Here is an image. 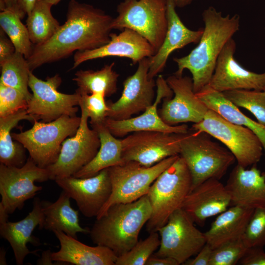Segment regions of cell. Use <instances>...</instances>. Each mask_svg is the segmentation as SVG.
Masks as SVG:
<instances>
[{"label": "cell", "mask_w": 265, "mask_h": 265, "mask_svg": "<svg viewBox=\"0 0 265 265\" xmlns=\"http://www.w3.org/2000/svg\"><path fill=\"white\" fill-rule=\"evenodd\" d=\"M113 18L93 5L71 0L66 21L49 40L33 45L27 61L31 71L64 59L76 51L92 50L110 40Z\"/></svg>", "instance_id": "obj_1"}, {"label": "cell", "mask_w": 265, "mask_h": 265, "mask_svg": "<svg viewBox=\"0 0 265 265\" xmlns=\"http://www.w3.org/2000/svg\"><path fill=\"white\" fill-rule=\"evenodd\" d=\"M202 18L204 27L198 45L187 55L173 58L178 66L174 74L182 76L189 70L196 93L209 85L220 53L240 26L238 15L223 16L212 6L204 10Z\"/></svg>", "instance_id": "obj_2"}, {"label": "cell", "mask_w": 265, "mask_h": 265, "mask_svg": "<svg viewBox=\"0 0 265 265\" xmlns=\"http://www.w3.org/2000/svg\"><path fill=\"white\" fill-rule=\"evenodd\" d=\"M151 214L147 194L132 202L113 205L96 219L89 233L91 240L97 245L109 248L119 257L138 242L140 231Z\"/></svg>", "instance_id": "obj_3"}, {"label": "cell", "mask_w": 265, "mask_h": 265, "mask_svg": "<svg viewBox=\"0 0 265 265\" xmlns=\"http://www.w3.org/2000/svg\"><path fill=\"white\" fill-rule=\"evenodd\" d=\"M192 180L183 158L179 155L151 186L147 194L152 208L146 223L149 233L158 232L175 211L181 208L191 190Z\"/></svg>", "instance_id": "obj_4"}, {"label": "cell", "mask_w": 265, "mask_h": 265, "mask_svg": "<svg viewBox=\"0 0 265 265\" xmlns=\"http://www.w3.org/2000/svg\"><path fill=\"white\" fill-rule=\"evenodd\" d=\"M210 136L204 132L188 131L181 140L180 155L191 175V190L208 179L220 180L236 161L228 149L212 141Z\"/></svg>", "instance_id": "obj_5"}, {"label": "cell", "mask_w": 265, "mask_h": 265, "mask_svg": "<svg viewBox=\"0 0 265 265\" xmlns=\"http://www.w3.org/2000/svg\"><path fill=\"white\" fill-rule=\"evenodd\" d=\"M80 120V117L68 115L50 122L35 120L30 129L12 132L11 135L28 151L37 166L46 168L56 161L63 142L76 134Z\"/></svg>", "instance_id": "obj_6"}, {"label": "cell", "mask_w": 265, "mask_h": 265, "mask_svg": "<svg viewBox=\"0 0 265 265\" xmlns=\"http://www.w3.org/2000/svg\"><path fill=\"white\" fill-rule=\"evenodd\" d=\"M112 29H132L156 51L161 46L168 26L167 0H124L117 6Z\"/></svg>", "instance_id": "obj_7"}, {"label": "cell", "mask_w": 265, "mask_h": 265, "mask_svg": "<svg viewBox=\"0 0 265 265\" xmlns=\"http://www.w3.org/2000/svg\"><path fill=\"white\" fill-rule=\"evenodd\" d=\"M179 156L168 157L149 167L136 161H129L108 168L112 192L96 219L102 216L113 205L132 202L146 195L157 177L171 165Z\"/></svg>", "instance_id": "obj_8"}, {"label": "cell", "mask_w": 265, "mask_h": 265, "mask_svg": "<svg viewBox=\"0 0 265 265\" xmlns=\"http://www.w3.org/2000/svg\"><path fill=\"white\" fill-rule=\"evenodd\" d=\"M192 129L221 141L233 154L238 164L244 168L256 164L262 156V144L252 131L228 121L212 110L209 109L204 119L194 124Z\"/></svg>", "instance_id": "obj_9"}, {"label": "cell", "mask_w": 265, "mask_h": 265, "mask_svg": "<svg viewBox=\"0 0 265 265\" xmlns=\"http://www.w3.org/2000/svg\"><path fill=\"white\" fill-rule=\"evenodd\" d=\"M61 82L58 74L43 80L30 72L28 86L32 96L27 102V111L35 120L50 122L63 115L76 116L80 95L76 91L70 94L59 92Z\"/></svg>", "instance_id": "obj_10"}, {"label": "cell", "mask_w": 265, "mask_h": 265, "mask_svg": "<svg viewBox=\"0 0 265 265\" xmlns=\"http://www.w3.org/2000/svg\"><path fill=\"white\" fill-rule=\"evenodd\" d=\"M158 232L160 242L154 256L172 258L179 265L196 255L207 243L204 233L195 226L182 208L172 213Z\"/></svg>", "instance_id": "obj_11"}, {"label": "cell", "mask_w": 265, "mask_h": 265, "mask_svg": "<svg viewBox=\"0 0 265 265\" xmlns=\"http://www.w3.org/2000/svg\"><path fill=\"white\" fill-rule=\"evenodd\" d=\"M50 180L47 168L37 166L29 157L20 167L0 164V203L8 214L22 209L25 202L42 189L34 182Z\"/></svg>", "instance_id": "obj_12"}, {"label": "cell", "mask_w": 265, "mask_h": 265, "mask_svg": "<svg viewBox=\"0 0 265 265\" xmlns=\"http://www.w3.org/2000/svg\"><path fill=\"white\" fill-rule=\"evenodd\" d=\"M80 118L76 134L64 140L57 160L46 168L50 180L73 176L96 155L100 147L98 134L89 128L88 116L82 109Z\"/></svg>", "instance_id": "obj_13"}, {"label": "cell", "mask_w": 265, "mask_h": 265, "mask_svg": "<svg viewBox=\"0 0 265 265\" xmlns=\"http://www.w3.org/2000/svg\"><path fill=\"white\" fill-rule=\"evenodd\" d=\"M184 134L158 131L132 132L121 139L122 161H134L149 167L168 157L180 155Z\"/></svg>", "instance_id": "obj_14"}, {"label": "cell", "mask_w": 265, "mask_h": 265, "mask_svg": "<svg viewBox=\"0 0 265 265\" xmlns=\"http://www.w3.org/2000/svg\"><path fill=\"white\" fill-rule=\"evenodd\" d=\"M135 73L123 82V90L120 97L115 102L107 103V117L121 120L132 117L144 111L154 102L156 81L148 78L150 57L138 63Z\"/></svg>", "instance_id": "obj_15"}, {"label": "cell", "mask_w": 265, "mask_h": 265, "mask_svg": "<svg viewBox=\"0 0 265 265\" xmlns=\"http://www.w3.org/2000/svg\"><path fill=\"white\" fill-rule=\"evenodd\" d=\"M166 81L174 96L163 100L159 112L162 120L171 126L201 122L209 108L194 91L192 78L174 74Z\"/></svg>", "instance_id": "obj_16"}, {"label": "cell", "mask_w": 265, "mask_h": 265, "mask_svg": "<svg viewBox=\"0 0 265 265\" xmlns=\"http://www.w3.org/2000/svg\"><path fill=\"white\" fill-rule=\"evenodd\" d=\"M54 181L75 201L80 211L86 217L96 218L112 192L108 168L90 177L80 178L70 176Z\"/></svg>", "instance_id": "obj_17"}, {"label": "cell", "mask_w": 265, "mask_h": 265, "mask_svg": "<svg viewBox=\"0 0 265 265\" xmlns=\"http://www.w3.org/2000/svg\"><path fill=\"white\" fill-rule=\"evenodd\" d=\"M236 50V42L231 38L218 56L209 85L220 92L241 89L264 91L265 72L258 74L243 67L235 58Z\"/></svg>", "instance_id": "obj_18"}, {"label": "cell", "mask_w": 265, "mask_h": 265, "mask_svg": "<svg viewBox=\"0 0 265 265\" xmlns=\"http://www.w3.org/2000/svg\"><path fill=\"white\" fill-rule=\"evenodd\" d=\"M156 85V100L139 116L121 120L106 118L104 124L114 136L124 137L129 133L139 131H158L176 133H186L189 131L186 125L171 126L162 120L158 112V106L164 98H172L174 93L161 75L158 76Z\"/></svg>", "instance_id": "obj_19"}, {"label": "cell", "mask_w": 265, "mask_h": 265, "mask_svg": "<svg viewBox=\"0 0 265 265\" xmlns=\"http://www.w3.org/2000/svg\"><path fill=\"white\" fill-rule=\"evenodd\" d=\"M155 53L154 48L144 37L132 29L124 28L118 34L111 33L110 41L102 46L76 52L72 69L86 61L107 56L128 58L134 64Z\"/></svg>", "instance_id": "obj_20"}, {"label": "cell", "mask_w": 265, "mask_h": 265, "mask_svg": "<svg viewBox=\"0 0 265 265\" xmlns=\"http://www.w3.org/2000/svg\"><path fill=\"white\" fill-rule=\"evenodd\" d=\"M231 204L225 185L219 180L210 179L190 190L181 208L194 223L203 226L207 218L218 215Z\"/></svg>", "instance_id": "obj_21"}, {"label": "cell", "mask_w": 265, "mask_h": 265, "mask_svg": "<svg viewBox=\"0 0 265 265\" xmlns=\"http://www.w3.org/2000/svg\"><path fill=\"white\" fill-rule=\"evenodd\" d=\"M173 0H167V31L161 46L150 57L148 72L149 79H153L161 72L171 53L191 43L199 42L203 32V28L196 30L187 28L178 16Z\"/></svg>", "instance_id": "obj_22"}, {"label": "cell", "mask_w": 265, "mask_h": 265, "mask_svg": "<svg viewBox=\"0 0 265 265\" xmlns=\"http://www.w3.org/2000/svg\"><path fill=\"white\" fill-rule=\"evenodd\" d=\"M44 221L42 201L38 197L34 199L32 211L24 219L17 222L0 221V236L11 246L17 265H23L28 254H36V251H30L26 244L28 242L35 246L40 244L32 233L37 226L39 229H43Z\"/></svg>", "instance_id": "obj_23"}, {"label": "cell", "mask_w": 265, "mask_h": 265, "mask_svg": "<svg viewBox=\"0 0 265 265\" xmlns=\"http://www.w3.org/2000/svg\"><path fill=\"white\" fill-rule=\"evenodd\" d=\"M225 186L233 205L253 210L265 208V172H261L256 164L248 169L237 164Z\"/></svg>", "instance_id": "obj_24"}, {"label": "cell", "mask_w": 265, "mask_h": 265, "mask_svg": "<svg viewBox=\"0 0 265 265\" xmlns=\"http://www.w3.org/2000/svg\"><path fill=\"white\" fill-rule=\"evenodd\" d=\"M58 239L60 248L52 253L53 261L65 265H115L118 257L109 248L102 245H86L64 232L53 231Z\"/></svg>", "instance_id": "obj_25"}, {"label": "cell", "mask_w": 265, "mask_h": 265, "mask_svg": "<svg viewBox=\"0 0 265 265\" xmlns=\"http://www.w3.org/2000/svg\"><path fill=\"white\" fill-rule=\"evenodd\" d=\"M254 210L233 205L217 215L204 233L207 243L213 249L224 242L241 238Z\"/></svg>", "instance_id": "obj_26"}, {"label": "cell", "mask_w": 265, "mask_h": 265, "mask_svg": "<svg viewBox=\"0 0 265 265\" xmlns=\"http://www.w3.org/2000/svg\"><path fill=\"white\" fill-rule=\"evenodd\" d=\"M70 199L68 194L62 190L54 202L42 201L45 215L43 228L62 231L78 239V233H90V230L80 225L79 211L72 208Z\"/></svg>", "instance_id": "obj_27"}, {"label": "cell", "mask_w": 265, "mask_h": 265, "mask_svg": "<svg viewBox=\"0 0 265 265\" xmlns=\"http://www.w3.org/2000/svg\"><path fill=\"white\" fill-rule=\"evenodd\" d=\"M91 126L98 134L100 147L93 159L73 175L75 177H92L104 169L123 163L121 139L116 138L104 123Z\"/></svg>", "instance_id": "obj_28"}, {"label": "cell", "mask_w": 265, "mask_h": 265, "mask_svg": "<svg viewBox=\"0 0 265 265\" xmlns=\"http://www.w3.org/2000/svg\"><path fill=\"white\" fill-rule=\"evenodd\" d=\"M209 109L212 110L228 121L252 131L260 139L265 154V125L244 114L223 95L209 85L196 93Z\"/></svg>", "instance_id": "obj_29"}, {"label": "cell", "mask_w": 265, "mask_h": 265, "mask_svg": "<svg viewBox=\"0 0 265 265\" xmlns=\"http://www.w3.org/2000/svg\"><path fill=\"white\" fill-rule=\"evenodd\" d=\"M23 120L34 122V118L27 109H22L10 115L0 117V162L6 166L20 167L27 159L25 148L20 143L14 142L11 131Z\"/></svg>", "instance_id": "obj_30"}, {"label": "cell", "mask_w": 265, "mask_h": 265, "mask_svg": "<svg viewBox=\"0 0 265 265\" xmlns=\"http://www.w3.org/2000/svg\"><path fill=\"white\" fill-rule=\"evenodd\" d=\"M114 65V62L106 64L97 71H78L72 79L78 86L76 91L88 94L101 93L106 97L115 93L119 75L113 70Z\"/></svg>", "instance_id": "obj_31"}, {"label": "cell", "mask_w": 265, "mask_h": 265, "mask_svg": "<svg viewBox=\"0 0 265 265\" xmlns=\"http://www.w3.org/2000/svg\"><path fill=\"white\" fill-rule=\"evenodd\" d=\"M50 3L37 0L26 21L29 38L33 45H38L51 38L60 27L51 12Z\"/></svg>", "instance_id": "obj_32"}, {"label": "cell", "mask_w": 265, "mask_h": 265, "mask_svg": "<svg viewBox=\"0 0 265 265\" xmlns=\"http://www.w3.org/2000/svg\"><path fill=\"white\" fill-rule=\"evenodd\" d=\"M0 83L14 88L22 92L28 101L32 94L28 90L31 71L27 59L17 52L8 59L0 62Z\"/></svg>", "instance_id": "obj_33"}, {"label": "cell", "mask_w": 265, "mask_h": 265, "mask_svg": "<svg viewBox=\"0 0 265 265\" xmlns=\"http://www.w3.org/2000/svg\"><path fill=\"white\" fill-rule=\"evenodd\" d=\"M15 12L3 10L0 13V28L13 44L16 51L23 54L27 59L31 54L33 45L30 41L26 25Z\"/></svg>", "instance_id": "obj_34"}, {"label": "cell", "mask_w": 265, "mask_h": 265, "mask_svg": "<svg viewBox=\"0 0 265 265\" xmlns=\"http://www.w3.org/2000/svg\"><path fill=\"white\" fill-rule=\"evenodd\" d=\"M238 107L249 110L257 121L265 125V92L254 90H234L222 92Z\"/></svg>", "instance_id": "obj_35"}, {"label": "cell", "mask_w": 265, "mask_h": 265, "mask_svg": "<svg viewBox=\"0 0 265 265\" xmlns=\"http://www.w3.org/2000/svg\"><path fill=\"white\" fill-rule=\"evenodd\" d=\"M149 234L147 238L138 240L129 251L118 257L115 265H146L160 242L158 232Z\"/></svg>", "instance_id": "obj_36"}, {"label": "cell", "mask_w": 265, "mask_h": 265, "mask_svg": "<svg viewBox=\"0 0 265 265\" xmlns=\"http://www.w3.org/2000/svg\"><path fill=\"white\" fill-rule=\"evenodd\" d=\"M248 247L241 238L224 242L213 249L209 265H235Z\"/></svg>", "instance_id": "obj_37"}, {"label": "cell", "mask_w": 265, "mask_h": 265, "mask_svg": "<svg viewBox=\"0 0 265 265\" xmlns=\"http://www.w3.org/2000/svg\"><path fill=\"white\" fill-rule=\"evenodd\" d=\"M78 92L80 95L79 106L90 118V124L104 123L108 110L106 96L101 93L88 94Z\"/></svg>", "instance_id": "obj_38"}, {"label": "cell", "mask_w": 265, "mask_h": 265, "mask_svg": "<svg viewBox=\"0 0 265 265\" xmlns=\"http://www.w3.org/2000/svg\"><path fill=\"white\" fill-rule=\"evenodd\" d=\"M241 238L248 248L265 246V208L254 210Z\"/></svg>", "instance_id": "obj_39"}, {"label": "cell", "mask_w": 265, "mask_h": 265, "mask_svg": "<svg viewBox=\"0 0 265 265\" xmlns=\"http://www.w3.org/2000/svg\"><path fill=\"white\" fill-rule=\"evenodd\" d=\"M28 101L18 90L0 83V117L27 109Z\"/></svg>", "instance_id": "obj_40"}, {"label": "cell", "mask_w": 265, "mask_h": 265, "mask_svg": "<svg viewBox=\"0 0 265 265\" xmlns=\"http://www.w3.org/2000/svg\"><path fill=\"white\" fill-rule=\"evenodd\" d=\"M238 264L241 265H265V252L264 247L248 248Z\"/></svg>", "instance_id": "obj_41"}, {"label": "cell", "mask_w": 265, "mask_h": 265, "mask_svg": "<svg viewBox=\"0 0 265 265\" xmlns=\"http://www.w3.org/2000/svg\"><path fill=\"white\" fill-rule=\"evenodd\" d=\"M213 248L206 243L196 255L194 258L188 259L184 265H209Z\"/></svg>", "instance_id": "obj_42"}, {"label": "cell", "mask_w": 265, "mask_h": 265, "mask_svg": "<svg viewBox=\"0 0 265 265\" xmlns=\"http://www.w3.org/2000/svg\"><path fill=\"white\" fill-rule=\"evenodd\" d=\"M16 52L15 47L6 33L0 30V62L10 57Z\"/></svg>", "instance_id": "obj_43"}, {"label": "cell", "mask_w": 265, "mask_h": 265, "mask_svg": "<svg viewBox=\"0 0 265 265\" xmlns=\"http://www.w3.org/2000/svg\"><path fill=\"white\" fill-rule=\"evenodd\" d=\"M0 11L7 10L15 12L22 19L26 15L21 10L18 0H0Z\"/></svg>", "instance_id": "obj_44"}, {"label": "cell", "mask_w": 265, "mask_h": 265, "mask_svg": "<svg viewBox=\"0 0 265 265\" xmlns=\"http://www.w3.org/2000/svg\"><path fill=\"white\" fill-rule=\"evenodd\" d=\"M146 265H179V264L172 258L159 257L153 255L149 258Z\"/></svg>", "instance_id": "obj_45"}, {"label": "cell", "mask_w": 265, "mask_h": 265, "mask_svg": "<svg viewBox=\"0 0 265 265\" xmlns=\"http://www.w3.org/2000/svg\"><path fill=\"white\" fill-rule=\"evenodd\" d=\"M21 10L25 15H28L32 10L37 0H18Z\"/></svg>", "instance_id": "obj_46"}, {"label": "cell", "mask_w": 265, "mask_h": 265, "mask_svg": "<svg viewBox=\"0 0 265 265\" xmlns=\"http://www.w3.org/2000/svg\"><path fill=\"white\" fill-rule=\"evenodd\" d=\"M52 252L50 250L44 251L41 257L39 259L37 264L38 265H54L52 258Z\"/></svg>", "instance_id": "obj_47"}, {"label": "cell", "mask_w": 265, "mask_h": 265, "mask_svg": "<svg viewBox=\"0 0 265 265\" xmlns=\"http://www.w3.org/2000/svg\"><path fill=\"white\" fill-rule=\"evenodd\" d=\"M193 0H173L176 7L182 8L190 4Z\"/></svg>", "instance_id": "obj_48"}, {"label": "cell", "mask_w": 265, "mask_h": 265, "mask_svg": "<svg viewBox=\"0 0 265 265\" xmlns=\"http://www.w3.org/2000/svg\"><path fill=\"white\" fill-rule=\"evenodd\" d=\"M6 251L3 247H1L0 250V265H7L6 261Z\"/></svg>", "instance_id": "obj_49"}, {"label": "cell", "mask_w": 265, "mask_h": 265, "mask_svg": "<svg viewBox=\"0 0 265 265\" xmlns=\"http://www.w3.org/2000/svg\"><path fill=\"white\" fill-rule=\"evenodd\" d=\"M43 0L47 2L53 6L58 4L61 0Z\"/></svg>", "instance_id": "obj_50"}, {"label": "cell", "mask_w": 265, "mask_h": 265, "mask_svg": "<svg viewBox=\"0 0 265 265\" xmlns=\"http://www.w3.org/2000/svg\"><path fill=\"white\" fill-rule=\"evenodd\" d=\"M264 91L265 92V89L264 90Z\"/></svg>", "instance_id": "obj_51"}]
</instances>
